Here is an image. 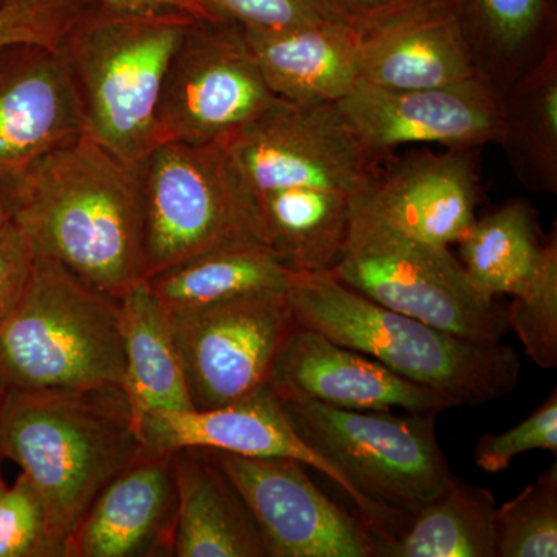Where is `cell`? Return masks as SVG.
Here are the masks:
<instances>
[{
	"mask_svg": "<svg viewBox=\"0 0 557 557\" xmlns=\"http://www.w3.org/2000/svg\"><path fill=\"white\" fill-rule=\"evenodd\" d=\"M338 20L359 33L401 20L417 11L460 0H324Z\"/></svg>",
	"mask_w": 557,
	"mask_h": 557,
	"instance_id": "obj_36",
	"label": "cell"
},
{
	"mask_svg": "<svg viewBox=\"0 0 557 557\" xmlns=\"http://www.w3.org/2000/svg\"><path fill=\"white\" fill-rule=\"evenodd\" d=\"M504 146L512 171L533 193H557V46L502 94Z\"/></svg>",
	"mask_w": 557,
	"mask_h": 557,
	"instance_id": "obj_26",
	"label": "cell"
},
{
	"mask_svg": "<svg viewBox=\"0 0 557 557\" xmlns=\"http://www.w3.org/2000/svg\"><path fill=\"white\" fill-rule=\"evenodd\" d=\"M480 75L504 94L557 46L552 0H460Z\"/></svg>",
	"mask_w": 557,
	"mask_h": 557,
	"instance_id": "obj_24",
	"label": "cell"
},
{
	"mask_svg": "<svg viewBox=\"0 0 557 557\" xmlns=\"http://www.w3.org/2000/svg\"><path fill=\"white\" fill-rule=\"evenodd\" d=\"M293 271L260 242L215 249L149 277L166 311L194 309L248 293L287 292Z\"/></svg>",
	"mask_w": 557,
	"mask_h": 557,
	"instance_id": "obj_25",
	"label": "cell"
},
{
	"mask_svg": "<svg viewBox=\"0 0 557 557\" xmlns=\"http://www.w3.org/2000/svg\"><path fill=\"white\" fill-rule=\"evenodd\" d=\"M199 3L209 20L230 22L244 30L281 32L338 20L324 0H199Z\"/></svg>",
	"mask_w": 557,
	"mask_h": 557,
	"instance_id": "obj_33",
	"label": "cell"
},
{
	"mask_svg": "<svg viewBox=\"0 0 557 557\" xmlns=\"http://www.w3.org/2000/svg\"><path fill=\"white\" fill-rule=\"evenodd\" d=\"M146 453L124 387L7 392L3 399L0 458L38 493L57 557L101 491Z\"/></svg>",
	"mask_w": 557,
	"mask_h": 557,
	"instance_id": "obj_2",
	"label": "cell"
},
{
	"mask_svg": "<svg viewBox=\"0 0 557 557\" xmlns=\"http://www.w3.org/2000/svg\"><path fill=\"white\" fill-rule=\"evenodd\" d=\"M269 384L281 399H311L339 409L440 416L456 408L445 395L302 325L282 344Z\"/></svg>",
	"mask_w": 557,
	"mask_h": 557,
	"instance_id": "obj_16",
	"label": "cell"
},
{
	"mask_svg": "<svg viewBox=\"0 0 557 557\" xmlns=\"http://www.w3.org/2000/svg\"><path fill=\"white\" fill-rule=\"evenodd\" d=\"M211 453L258 522L271 557H383L379 534L330 500L300 461Z\"/></svg>",
	"mask_w": 557,
	"mask_h": 557,
	"instance_id": "obj_13",
	"label": "cell"
},
{
	"mask_svg": "<svg viewBox=\"0 0 557 557\" xmlns=\"http://www.w3.org/2000/svg\"><path fill=\"white\" fill-rule=\"evenodd\" d=\"M123 386L121 299L57 260L35 256L20 300L0 324V387L78 392Z\"/></svg>",
	"mask_w": 557,
	"mask_h": 557,
	"instance_id": "obj_5",
	"label": "cell"
},
{
	"mask_svg": "<svg viewBox=\"0 0 557 557\" xmlns=\"http://www.w3.org/2000/svg\"><path fill=\"white\" fill-rule=\"evenodd\" d=\"M509 330L531 361L539 368L557 366V237L556 230L545 240L541 265L519 295L507 307Z\"/></svg>",
	"mask_w": 557,
	"mask_h": 557,
	"instance_id": "obj_30",
	"label": "cell"
},
{
	"mask_svg": "<svg viewBox=\"0 0 557 557\" xmlns=\"http://www.w3.org/2000/svg\"><path fill=\"white\" fill-rule=\"evenodd\" d=\"M281 401L300 437L381 508L412 519L453 482L435 435L437 416Z\"/></svg>",
	"mask_w": 557,
	"mask_h": 557,
	"instance_id": "obj_8",
	"label": "cell"
},
{
	"mask_svg": "<svg viewBox=\"0 0 557 557\" xmlns=\"http://www.w3.org/2000/svg\"><path fill=\"white\" fill-rule=\"evenodd\" d=\"M0 557H57L42 502L22 472L13 485L0 472Z\"/></svg>",
	"mask_w": 557,
	"mask_h": 557,
	"instance_id": "obj_31",
	"label": "cell"
},
{
	"mask_svg": "<svg viewBox=\"0 0 557 557\" xmlns=\"http://www.w3.org/2000/svg\"><path fill=\"white\" fill-rule=\"evenodd\" d=\"M98 0H0V49L14 44L58 47L62 35Z\"/></svg>",
	"mask_w": 557,
	"mask_h": 557,
	"instance_id": "obj_32",
	"label": "cell"
},
{
	"mask_svg": "<svg viewBox=\"0 0 557 557\" xmlns=\"http://www.w3.org/2000/svg\"><path fill=\"white\" fill-rule=\"evenodd\" d=\"M7 392L3 391L2 387H0V409H2L3 399H5Z\"/></svg>",
	"mask_w": 557,
	"mask_h": 557,
	"instance_id": "obj_39",
	"label": "cell"
},
{
	"mask_svg": "<svg viewBox=\"0 0 557 557\" xmlns=\"http://www.w3.org/2000/svg\"><path fill=\"white\" fill-rule=\"evenodd\" d=\"M460 262L472 284L491 298L516 296L530 284L545 242L539 239L534 211L527 201L511 200L482 219L458 240Z\"/></svg>",
	"mask_w": 557,
	"mask_h": 557,
	"instance_id": "obj_27",
	"label": "cell"
},
{
	"mask_svg": "<svg viewBox=\"0 0 557 557\" xmlns=\"http://www.w3.org/2000/svg\"><path fill=\"white\" fill-rule=\"evenodd\" d=\"M368 194L395 228L435 247L458 244L478 219L480 188L471 150L387 157Z\"/></svg>",
	"mask_w": 557,
	"mask_h": 557,
	"instance_id": "obj_17",
	"label": "cell"
},
{
	"mask_svg": "<svg viewBox=\"0 0 557 557\" xmlns=\"http://www.w3.org/2000/svg\"><path fill=\"white\" fill-rule=\"evenodd\" d=\"M177 490L174 556L271 557L251 511L211 450L172 453Z\"/></svg>",
	"mask_w": 557,
	"mask_h": 557,
	"instance_id": "obj_21",
	"label": "cell"
},
{
	"mask_svg": "<svg viewBox=\"0 0 557 557\" xmlns=\"http://www.w3.org/2000/svg\"><path fill=\"white\" fill-rule=\"evenodd\" d=\"M244 35L270 90L288 104L333 106L359 83L361 36L346 22L327 20Z\"/></svg>",
	"mask_w": 557,
	"mask_h": 557,
	"instance_id": "obj_20",
	"label": "cell"
},
{
	"mask_svg": "<svg viewBox=\"0 0 557 557\" xmlns=\"http://www.w3.org/2000/svg\"><path fill=\"white\" fill-rule=\"evenodd\" d=\"M13 220V209H11L10 200L0 197V230L5 228Z\"/></svg>",
	"mask_w": 557,
	"mask_h": 557,
	"instance_id": "obj_38",
	"label": "cell"
},
{
	"mask_svg": "<svg viewBox=\"0 0 557 557\" xmlns=\"http://www.w3.org/2000/svg\"><path fill=\"white\" fill-rule=\"evenodd\" d=\"M359 81L388 90H424L479 76L460 2L442 3L359 33Z\"/></svg>",
	"mask_w": 557,
	"mask_h": 557,
	"instance_id": "obj_19",
	"label": "cell"
},
{
	"mask_svg": "<svg viewBox=\"0 0 557 557\" xmlns=\"http://www.w3.org/2000/svg\"><path fill=\"white\" fill-rule=\"evenodd\" d=\"M35 255L24 231L11 220L0 230V324L20 300L30 277Z\"/></svg>",
	"mask_w": 557,
	"mask_h": 557,
	"instance_id": "obj_35",
	"label": "cell"
},
{
	"mask_svg": "<svg viewBox=\"0 0 557 557\" xmlns=\"http://www.w3.org/2000/svg\"><path fill=\"white\" fill-rule=\"evenodd\" d=\"M358 196L341 190L298 188L247 197L260 240L288 269L299 273H329L343 252L351 205Z\"/></svg>",
	"mask_w": 557,
	"mask_h": 557,
	"instance_id": "obj_22",
	"label": "cell"
},
{
	"mask_svg": "<svg viewBox=\"0 0 557 557\" xmlns=\"http://www.w3.org/2000/svg\"><path fill=\"white\" fill-rule=\"evenodd\" d=\"M496 498L454 478L384 549V557H496Z\"/></svg>",
	"mask_w": 557,
	"mask_h": 557,
	"instance_id": "obj_28",
	"label": "cell"
},
{
	"mask_svg": "<svg viewBox=\"0 0 557 557\" xmlns=\"http://www.w3.org/2000/svg\"><path fill=\"white\" fill-rule=\"evenodd\" d=\"M137 175L145 281L215 249L263 244L223 143H161Z\"/></svg>",
	"mask_w": 557,
	"mask_h": 557,
	"instance_id": "obj_7",
	"label": "cell"
},
{
	"mask_svg": "<svg viewBox=\"0 0 557 557\" xmlns=\"http://www.w3.org/2000/svg\"><path fill=\"white\" fill-rule=\"evenodd\" d=\"M329 273L384 309L460 338L498 343L509 332L507 309L472 284L449 248L395 228L368 190L351 205L346 244Z\"/></svg>",
	"mask_w": 557,
	"mask_h": 557,
	"instance_id": "obj_6",
	"label": "cell"
},
{
	"mask_svg": "<svg viewBox=\"0 0 557 557\" xmlns=\"http://www.w3.org/2000/svg\"><path fill=\"white\" fill-rule=\"evenodd\" d=\"M530 450L557 453V392L545 399L541 408L534 410L518 426L502 434H486L475 445L474 460L486 472L505 471L520 454Z\"/></svg>",
	"mask_w": 557,
	"mask_h": 557,
	"instance_id": "obj_34",
	"label": "cell"
},
{
	"mask_svg": "<svg viewBox=\"0 0 557 557\" xmlns=\"http://www.w3.org/2000/svg\"><path fill=\"white\" fill-rule=\"evenodd\" d=\"M139 434L146 448L152 453L197 448L244 457L293 458L309 465L354 500L358 515L386 545L394 542L412 520L372 504L359 493L343 469L300 437L284 403L270 384L222 408L146 413L139 420Z\"/></svg>",
	"mask_w": 557,
	"mask_h": 557,
	"instance_id": "obj_12",
	"label": "cell"
},
{
	"mask_svg": "<svg viewBox=\"0 0 557 557\" xmlns=\"http://www.w3.org/2000/svg\"><path fill=\"white\" fill-rule=\"evenodd\" d=\"M166 313L196 410L222 408L267 386L282 344L298 325L281 289Z\"/></svg>",
	"mask_w": 557,
	"mask_h": 557,
	"instance_id": "obj_10",
	"label": "cell"
},
{
	"mask_svg": "<svg viewBox=\"0 0 557 557\" xmlns=\"http://www.w3.org/2000/svg\"><path fill=\"white\" fill-rule=\"evenodd\" d=\"M496 557L557 556V467L496 508Z\"/></svg>",
	"mask_w": 557,
	"mask_h": 557,
	"instance_id": "obj_29",
	"label": "cell"
},
{
	"mask_svg": "<svg viewBox=\"0 0 557 557\" xmlns=\"http://www.w3.org/2000/svg\"><path fill=\"white\" fill-rule=\"evenodd\" d=\"M108 9L131 13H183L197 20H209L199 0H98Z\"/></svg>",
	"mask_w": 557,
	"mask_h": 557,
	"instance_id": "obj_37",
	"label": "cell"
},
{
	"mask_svg": "<svg viewBox=\"0 0 557 557\" xmlns=\"http://www.w3.org/2000/svg\"><path fill=\"white\" fill-rule=\"evenodd\" d=\"M223 145L247 196L298 188L358 196L386 160L359 145L335 106L282 102Z\"/></svg>",
	"mask_w": 557,
	"mask_h": 557,
	"instance_id": "obj_11",
	"label": "cell"
},
{
	"mask_svg": "<svg viewBox=\"0 0 557 557\" xmlns=\"http://www.w3.org/2000/svg\"><path fill=\"white\" fill-rule=\"evenodd\" d=\"M341 123L372 156L387 159L408 145L474 150L498 143L504 97L482 75L424 90H388L359 83L336 102Z\"/></svg>",
	"mask_w": 557,
	"mask_h": 557,
	"instance_id": "obj_14",
	"label": "cell"
},
{
	"mask_svg": "<svg viewBox=\"0 0 557 557\" xmlns=\"http://www.w3.org/2000/svg\"><path fill=\"white\" fill-rule=\"evenodd\" d=\"M296 324L376 359L392 372L456 406L486 405L518 386L515 348L479 343L384 309L330 273L295 271L287 288Z\"/></svg>",
	"mask_w": 557,
	"mask_h": 557,
	"instance_id": "obj_3",
	"label": "cell"
},
{
	"mask_svg": "<svg viewBox=\"0 0 557 557\" xmlns=\"http://www.w3.org/2000/svg\"><path fill=\"white\" fill-rule=\"evenodd\" d=\"M84 135L83 112L58 47L0 49V197L54 149Z\"/></svg>",
	"mask_w": 557,
	"mask_h": 557,
	"instance_id": "obj_15",
	"label": "cell"
},
{
	"mask_svg": "<svg viewBox=\"0 0 557 557\" xmlns=\"http://www.w3.org/2000/svg\"><path fill=\"white\" fill-rule=\"evenodd\" d=\"M177 527L172 453L148 449L91 504L64 557L174 556Z\"/></svg>",
	"mask_w": 557,
	"mask_h": 557,
	"instance_id": "obj_18",
	"label": "cell"
},
{
	"mask_svg": "<svg viewBox=\"0 0 557 557\" xmlns=\"http://www.w3.org/2000/svg\"><path fill=\"white\" fill-rule=\"evenodd\" d=\"M263 79L244 30L196 20L164 76L156 115L161 143H223L282 104Z\"/></svg>",
	"mask_w": 557,
	"mask_h": 557,
	"instance_id": "obj_9",
	"label": "cell"
},
{
	"mask_svg": "<svg viewBox=\"0 0 557 557\" xmlns=\"http://www.w3.org/2000/svg\"><path fill=\"white\" fill-rule=\"evenodd\" d=\"M197 17L131 13L91 3L58 44L83 112L84 134L137 168L156 148L161 87Z\"/></svg>",
	"mask_w": 557,
	"mask_h": 557,
	"instance_id": "obj_4",
	"label": "cell"
},
{
	"mask_svg": "<svg viewBox=\"0 0 557 557\" xmlns=\"http://www.w3.org/2000/svg\"><path fill=\"white\" fill-rule=\"evenodd\" d=\"M124 348V392L131 403L135 424L149 412H189L190 401L185 373L166 310L139 282L121 298Z\"/></svg>",
	"mask_w": 557,
	"mask_h": 557,
	"instance_id": "obj_23",
	"label": "cell"
},
{
	"mask_svg": "<svg viewBox=\"0 0 557 557\" xmlns=\"http://www.w3.org/2000/svg\"><path fill=\"white\" fill-rule=\"evenodd\" d=\"M13 222L33 255L124 298L145 281L137 168L86 134L36 164L11 197Z\"/></svg>",
	"mask_w": 557,
	"mask_h": 557,
	"instance_id": "obj_1",
	"label": "cell"
}]
</instances>
